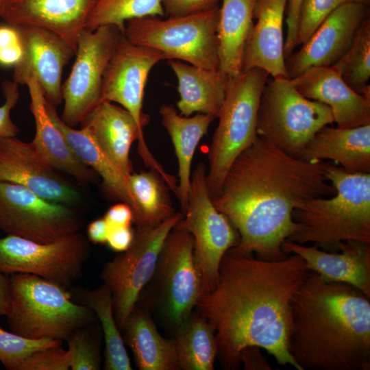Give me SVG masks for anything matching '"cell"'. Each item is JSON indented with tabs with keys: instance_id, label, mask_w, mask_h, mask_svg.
Segmentation results:
<instances>
[{
	"instance_id": "12",
	"label": "cell",
	"mask_w": 370,
	"mask_h": 370,
	"mask_svg": "<svg viewBox=\"0 0 370 370\" xmlns=\"http://www.w3.org/2000/svg\"><path fill=\"white\" fill-rule=\"evenodd\" d=\"M88 254V241L79 232L47 243L8 234L0 238V272L32 274L69 288Z\"/></svg>"
},
{
	"instance_id": "19",
	"label": "cell",
	"mask_w": 370,
	"mask_h": 370,
	"mask_svg": "<svg viewBox=\"0 0 370 370\" xmlns=\"http://www.w3.org/2000/svg\"><path fill=\"white\" fill-rule=\"evenodd\" d=\"M23 53L14 66L13 81L25 85L34 77L43 89L46 99L53 104L62 101V75L64 66L75 53L60 36L48 29L33 26H16Z\"/></svg>"
},
{
	"instance_id": "49",
	"label": "cell",
	"mask_w": 370,
	"mask_h": 370,
	"mask_svg": "<svg viewBox=\"0 0 370 370\" xmlns=\"http://www.w3.org/2000/svg\"><path fill=\"white\" fill-rule=\"evenodd\" d=\"M3 1L4 0H0V12H1V8H2Z\"/></svg>"
},
{
	"instance_id": "15",
	"label": "cell",
	"mask_w": 370,
	"mask_h": 370,
	"mask_svg": "<svg viewBox=\"0 0 370 370\" xmlns=\"http://www.w3.org/2000/svg\"><path fill=\"white\" fill-rule=\"evenodd\" d=\"M163 60L161 52L134 44L122 34L103 77L100 102L120 104L143 131L149 119L143 111L146 83L150 71Z\"/></svg>"
},
{
	"instance_id": "9",
	"label": "cell",
	"mask_w": 370,
	"mask_h": 370,
	"mask_svg": "<svg viewBox=\"0 0 370 370\" xmlns=\"http://www.w3.org/2000/svg\"><path fill=\"white\" fill-rule=\"evenodd\" d=\"M219 8L162 19L145 16L126 22L124 35L132 42L209 70L219 69L217 25Z\"/></svg>"
},
{
	"instance_id": "32",
	"label": "cell",
	"mask_w": 370,
	"mask_h": 370,
	"mask_svg": "<svg viewBox=\"0 0 370 370\" xmlns=\"http://www.w3.org/2000/svg\"><path fill=\"white\" fill-rule=\"evenodd\" d=\"M79 303L92 310L104 339V369L132 370L121 330L116 321L111 292L104 284L92 290L78 291Z\"/></svg>"
},
{
	"instance_id": "38",
	"label": "cell",
	"mask_w": 370,
	"mask_h": 370,
	"mask_svg": "<svg viewBox=\"0 0 370 370\" xmlns=\"http://www.w3.org/2000/svg\"><path fill=\"white\" fill-rule=\"evenodd\" d=\"M347 3L369 5L370 0H304L299 18L297 46L304 44L310 38L328 14Z\"/></svg>"
},
{
	"instance_id": "11",
	"label": "cell",
	"mask_w": 370,
	"mask_h": 370,
	"mask_svg": "<svg viewBox=\"0 0 370 370\" xmlns=\"http://www.w3.org/2000/svg\"><path fill=\"white\" fill-rule=\"evenodd\" d=\"M182 218L175 212L157 225H136L130 247L103 265L101 278L111 292L120 330L150 280L166 238Z\"/></svg>"
},
{
	"instance_id": "30",
	"label": "cell",
	"mask_w": 370,
	"mask_h": 370,
	"mask_svg": "<svg viewBox=\"0 0 370 370\" xmlns=\"http://www.w3.org/2000/svg\"><path fill=\"white\" fill-rule=\"evenodd\" d=\"M256 0H222L217 25L219 70L234 77L243 71Z\"/></svg>"
},
{
	"instance_id": "27",
	"label": "cell",
	"mask_w": 370,
	"mask_h": 370,
	"mask_svg": "<svg viewBox=\"0 0 370 370\" xmlns=\"http://www.w3.org/2000/svg\"><path fill=\"white\" fill-rule=\"evenodd\" d=\"M140 370H179L173 342L158 332L149 309L137 301L121 330Z\"/></svg>"
},
{
	"instance_id": "44",
	"label": "cell",
	"mask_w": 370,
	"mask_h": 370,
	"mask_svg": "<svg viewBox=\"0 0 370 370\" xmlns=\"http://www.w3.org/2000/svg\"><path fill=\"white\" fill-rule=\"evenodd\" d=\"M134 234L131 226L109 227L106 243L112 250L123 252L130 247Z\"/></svg>"
},
{
	"instance_id": "40",
	"label": "cell",
	"mask_w": 370,
	"mask_h": 370,
	"mask_svg": "<svg viewBox=\"0 0 370 370\" xmlns=\"http://www.w3.org/2000/svg\"><path fill=\"white\" fill-rule=\"evenodd\" d=\"M23 47L16 26L6 23L0 25V65L14 66L21 60Z\"/></svg>"
},
{
	"instance_id": "5",
	"label": "cell",
	"mask_w": 370,
	"mask_h": 370,
	"mask_svg": "<svg viewBox=\"0 0 370 370\" xmlns=\"http://www.w3.org/2000/svg\"><path fill=\"white\" fill-rule=\"evenodd\" d=\"M7 322L14 333L32 339L67 341L76 329L93 323L91 309L72 300L68 288L39 276L17 273L9 279Z\"/></svg>"
},
{
	"instance_id": "36",
	"label": "cell",
	"mask_w": 370,
	"mask_h": 370,
	"mask_svg": "<svg viewBox=\"0 0 370 370\" xmlns=\"http://www.w3.org/2000/svg\"><path fill=\"white\" fill-rule=\"evenodd\" d=\"M91 324L76 329L68 338L72 370H98L101 366V334Z\"/></svg>"
},
{
	"instance_id": "16",
	"label": "cell",
	"mask_w": 370,
	"mask_h": 370,
	"mask_svg": "<svg viewBox=\"0 0 370 370\" xmlns=\"http://www.w3.org/2000/svg\"><path fill=\"white\" fill-rule=\"evenodd\" d=\"M108 158L128 177L132 173L130 158L132 143L138 141V152L145 166L159 173L175 194L177 180L169 174L153 157L144 138L143 131L124 108L101 101L82 123Z\"/></svg>"
},
{
	"instance_id": "4",
	"label": "cell",
	"mask_w": 370,
	"mask_h": 370,
	"mask_svg": "<svg viewBox=\"0 0 370 370\" xmlns=\"http://www.w3.org/2000/svg\"><path fill=\"white\" fill-rule=\"evenodd\" d=\"M325 175L336 193L301 203L293 212L296 227L287 240L327 249L347 241L370 243V173H350L328 163Z\"/></svg>"
},
{
	"instance_id": "21",
	"label": "cell",
	"mask_w": 370,
	"mask_h": 370,
	"mask_svg": "<svg viewBox=\"0 0 370 370\" xmlns=\"http://www.w3.org/2000/svg\"><path fill=\"white\" fill-rule=\"evenodd\" d=\"M291 80L303 96L330 108L336 127L370 124V98L351 88L332 67H313Z\"/></svg>"
},
{
	"instance_id": "42",
	"label": "cell",
	"mask_w": 370,
	"mask_h": 370,
	"mask_svg": "<svg viewBox=\"0 0 370 370\" xmlns=\"http://www.w3.org/2000/svg\"><path fill=\"white\" fill-rule=\"evenodd\" d=\"M219 0H162L164 14L177 17L201 13L219 8Z\"/></svg>"
},
{
	"instance_id": "20",
	"label": "cell",
	"mask_w": 370,
	"mask_h": 370,
	"mask_svg": "<svg viewBox=\"0 0 370 370\" xmlns=\"http://www.w3.org/2000/svg\"><path fill=\"white\" fill-rule=\"evenodd\" d=\"M98 0H4L0 16L14 26L51 31L74 50Z\"/></svg>"
},
{
	"instance_id": "29",
	"label": "cell",
	"mask_w": 370,
	"mask_h": 370,
	"mask_svg": "<svg viewBox=\"0 0 370 370\" xmlns=\"http://www.w3.org/2000/svg\"><path fill=\"white\" fill-rule=\"evenodd\" d=\"M163 127L169 134L178 165L176 197L184 212L188 204L191 181V166L196 148L216 119L208 114L197 113L185 116L170 105L163 104L159 110Z\"/></svg>"
},
{
	"instance_id": "6",
	"label": "cell",
	"mask_w": 370,
	"mask_h": 370,
	"mask_svg": "<svg viewBox=\"0 0 370 370\" xmlns=\"http://www.w3.org/2000/svg\"><path fill=\"white\" fill-rule=\"evenodd\" d=\"M203 295L193 256V238L180 221L166 238L153 275L138 301L171 332L195 310Z\"/></svg>"
},
{
	"instance_id": "26",
	"label": "cell",
	"mask_w": 370,
	"mask_h": 370,
	"mask_svg": "<svg viewBox=\"0 0 370 370\" xmlns=\"http://www.w3.org/2000/svg\"><path fill=\"white\" fill-rule=\"evenodd\" d=\"M177 79L180 114H208L217 118L223 106L230 77L219 69L209 70L186 62L169 60Z\"/></svg>"
},
{
	"instance_id": "7",
	"label": "cell",
	"mask_w": 370,
	"mask_h": 370,
	"mask_svg": "<svg viewBox=\"0 0 370 370\" xmlns=\"http://www.w3.org/2000/svg\"><path fill=\"white\" fill-rule=\"evenodd\" d=\"M269 76L265 71L253 68L230 79L208 151L206 177L212 199L219 195L234 160L257 136L259 104Z\"/></svg>"
},
{
	"instance_id": "46",
	"label": "cell",
	"mask_w": 370,
	"mask_h": 370,
	"mask_svg": "<svg viewBox=\"0 0 370 370\" xmlns=\"http://www.w3.org/2000/svg\"><path fill=\"white\" fill-rule=\"evenodd\" d=\"M240 362L245 370H271V367L263 357L260 347L248 346L245 347L240 354Z\"/></svg>"
},
{
	"instance_id": "10",
	"label": "cell",
	"mask_w": 370,
	"mask_h": 370,
	"mask_svg": "<svg viewBox=\"0 0 370 370\" xmlns=\"http://www.w3.org/2000/svg\"><path fill=\"white\" fill-rule=\"evenodd\" d=\"M206 173L205 164L199 162L191 173L188 204L180 221L193 238V256L201 280L203 295L215 287L223 256L237 246L240 240L229 219L214 206Z\"/></svg>"
},
{
	"instance_id": "28",
	"label": "cell",
	"mask_w": 370,
	"mask_h": 370,
	"mask_svg": "<svg viewBox=\"0 0 370 370\" xmlns=\"http://www.w3.org/2000/svg\"><path fill=\"white\" fill-rule=\"evenodd\" d=\"M46 108L73 153L101 176L105 187L114 197L131 207L134 219L137 206L131 192L129 177L103 152L86 128L75 130L66 125L58 114L55 105L47 100Z\"/></svg>"
},
{
	"instance_id": "48",
	"label": "cell",
	"mask_w": 370,
	"mask_h": 370,
	"mask_svg": "<svg viewBox=\"0 0 370 370\" xmlns=\"http://www.w3.org/2000/svg\"><path fill=\"white\" fill-rule=\"evenodd\" d=\"M10 304V285L7 279L0 272V316L6 315Z\"/></svg>"
},
{
	"instance_id": "13",
	"label": "cell",
	"mask_w": 370,
	"mask_h": 370,
	"mask_svg": "<svg viewBox=\"0 0 370 370\" xmlns=\"http://www.w3.org/2000/svg\"><path fill=\"white\" fill-rule=\"evenodd\" d=\"M122 33L114 25L85 29L77 42L75 60L62 84V120L74 127L100 103L103 77Z\"/></svg>"
},
{
	"instance_id": "31",
	"label": "cell",
	"mask_w": 370,
	"mask_h": 370,
	"mask_svg": "<svg viewBox=\"0 0 370 370\" xmlns=\"http://www.w3.org/2000/svg\"><path fill=\"white\" fill-rule=\"evenodd\" d=\"M179 370H213L217 354L214 330L195 311L173 332Z\"/></svg>"
},
{
	"instance_id": "34",
	"label": "cell",
	"mask_w": 370,
	"mask_h": 370,
	"mask_svg": "<svg viewBox=\"0 0 370 370\" xmlns=\"http://www.w3.org/2000/svg\"><path fill=\"white\" fill-rule=\"evenodd\" d=\"M331 67L356 92L370 98V18L367 17L343 56Z\"/></svg>"
},
{
	"instance_id": "1",
	"label": "cell",
	"mask_w": 370,
	"mask_h": 370,
	"mask_svg": "<svg viewBox=\"0 0 370 370\" xmlns=\"http://www.w3.org/2000/svg\"><path fill=\"white\" fill-rule=\"evenodd\" d=\"M309 271L295 254L279 260L231 249L225 254L215 287L194 310L214 330L217 358L223 369H240L241 352L257 346L279 365L300 370L287 349L289 306Z\"/></svg>"
},
{
	"instance_id": "39",
	"label": "cell",
	"mask_w": 370,
	"mask_h": 370,
	"mask_svg": "<svg viewBox=\"0 0 370 370\" xmlns=\"http://www.w3.org/2000/svg\"><path fill=\"white\" fill-rule=\"evenodd\" d=\"M68 369H70L69 354L61 345L47 347L34 352L20 367V370Z\"/></svg>"
},
{
	"instance_id": "23",
	"label": "cell",
	"mask_w": 370,
	"mask_h": 370,
	"mask_svg": "<svg viewBox=\"0 0 370 370\" xmlns=\"http://www.w3.org/2000/svg\"><path fill=\"white\" fill-rule=\"evenodd\" d=\"M286 3L287 0H256V23L246 43L243 71L258 68L273 78H288L283 32Z\"/></svg>"
},
{
	"instance_id": "17",
	"label": "cell",
	"mask_w": 370,
	"mask_h": 370,
	"mask_svg": "<svg viewBox=\"0 0 370 370\" xmlns=\"http://www.w3.org/2000/svg\"><path fill=\"white\" fill-rule=\"evenodd\" d=\"M369 16V5L358 3H347L333 10L301 47L286 60L288 77L292 79L313 67L333 66L347 51Z\"/></svg>"
},
{
	"instance_id": "18",
	"label": "cell",
	"mask_w": 370,
	"mask_h": 370,
	"mask_svg": "<svg viewBox=\"0 0 370 370\" xmlns=\"http://www.w3.org/2000/svg\"><path fill=\"white\" fill-rule=\"evenodd\" d=\"M31 143L16 137L0 138V180L19 184L51 202L67 206L81 193L59 175Z\"/></svg>"
},
{
	"instance_id": "25",
	"label": "cell",
	"mask_w": 370,
	"mask_h": 370,
	"mask_svg": "<svg viewBox=\"0 0 370 370\" xmlns=\"http://www.w3.org/2000/svg\"><path fill=\"white\" fill-rule=\"evenodd\" d=\"M302 159L330 160L350 173H370V124L320 129L306 145Z\"/></svg>"
},
{
	"instance_id": "35",
	"label": "cell",
	"mask_w": 370,
	"mask_h": 370,
	"mask_svg": "<svg viewBox=\"0 0 370 370\" xmlns=\"http://www.w3.org/2000/svg\"><path fill=\"white\" fill-rule=\"evenodd\" d=\"M164 15L162 0H98L86 29L114 25L124 34L125 23L131 19Z\"/></svg>"
},
{
	"instance_id": "41",
	"label": "cell",
	"mask_w": 370,
	"mask_h": 370,
	"mask_svg": "<svg viewBox=\"0 0 370 370\" xmlns=\"http://www.w3.org/2000/svg\"><path fill=\"white\" fill-rule=\"evenodd\" d=\"M1 87L5 102L0 106V138L15 137L18 128L12 122L10 112L19 99L18 84L14 81L5 80Z\"/></svg>"
},
{
	"instance_id": "8",
	"label": "cell",
	"mask_w": 370,
	"mask_h": 370,
	"mask_svg": "<svg viewBox=\"0 0 370 370\" xmlns=\"http://www.w3.org/2000/svg\"><path fill=\"white\" fill-rule=\"evenodd\" d=\"M330 108L303 96L287 77L268 79L262 92L256 134L295 158L323 127L332 124Z\"/></svg>"
},
{
	"instance_id": "37",
	"label": "cell",
	"mask_w": 370,
	"mask_h": 370,
	"mask_svg": "<svg viewBox=\"0 0 370 370\" xmlns=\"http://www.w3.org/2000/svg\"><path fill=\"white\" fill-rule=\"evenodd\" d=\"M52 338L32 339L0 327V362L9 370H20L23 362L34 352L62 345Z\"/></svg>"
},
{
	"instance_id": "47",
	"label": "cell",
	"mask_w": 370,
	"mask_h": 370,
	"mask_svg": "<svg viewBox=\"0 0 370 370\" xmlns=\"http://www.w3.org/2000/svg\"><path fill=\"white\" fill-rule=\"evenodd\" d=\"M108 230V225L103 217L94 220L87 227L88 238L95 244H105Z\"/></svg>"
},
{
	"instance_id": "3",
	"label": "cell",
	"mask_w": 370,
	"mask_h": 370,
	"mask_svg": "<svg viewBox=\"0 0 370 370\" xmlns=\"http://www.w3.org/2000/svg\"><path fill=\"white\" fill-rule=\"evenodd\" d=\"M310 271L289 306L287 349L300 370H369L370 301Z\"/></svg>"
},
{
	"instance_id": "2",
	"label": "cell",
	"mask_w": 370,
	"mask_h": 370,
	"mask_svg": "<svg viewBox=\"0 0 370 370\" xmlns=\"http://www.w3.org/2000/svg\"><path fill=\"white\" fill-rule=\"evenodd\" d=\"M328 164L295 158L257 136L234 160L212 199L238 233L231 249L265 260L286 257L282 245L296 227L293 210L309 198L336 193L325 175Z\"/></svg>"
},
{
	"instance_id": "22",
	"label": "cell",
	"mask_w": 370,
	"mask_h": 370,
	"mask_svg": "<svg viewBox=\"0 0 370 370\" xmlns=\"http://www.w3.org/2000/svg\"><path fill=\"white\" fill-rule=\"evenodd\" d=\"M282 247L286 254L301 257L308 269L324 280L349 284L370 298V243L345 241L338 245L340 253H328L289 240Z\"/></svg>"
},
{
	"instance_id": "45",
	"label": "cell",
	"mask_w": 370,
	"mask_h": 370,
	"mask_svg": "<svg viewBox=\"0 0 370 370\" xmlns=\"http://www.w3.org/2000/svg\"><path fill=\"white\" fill-rule=\"evenodd\" d=\"M103 218L108 227H129L134 222V214L131 207L126 203H119L111 206Z\"/></svg>"
},
{
	"instance_id": "43",
	"label": "cell",
	"mask_w": 370,
	"mask_h": 370,
	"mask_svg": "<svg viewBox=\"0 0 370 370\" xmlns=\"http://www.w3.org/2000/svg\"><path fill=\"white\" fill-rule=\"evenodd\" d=\"M304 0H287L286 18V32L284 36V53L286 60L297 46V35L301 8Z\"/></svg>"
},
{
	"instance_id": "14",
	"label": "cell",
	"mask_w": 370,
	"mask_h": 370,
	"mask_svg": "<svg viewBox=\"0 0 370 370\" xmlns=\"http://www.w3.org/2000/svg\"><path fill=\"white\" fill-rule=\"evenodd\" d=\"M81 227L79 217L69 206L0 180V230L8 234L47 243L78 232Z\"/></svg>"
},
{
	"instance_id": "24",
	"label": "cell",
	"mask_w": 370,
	"mask_h": 370,
	"mask_svg": "<svg viewBox=\"0 0 370 370\" xmlns=\"http://www.w3.org/2000/svg\"><path fill=\"white\" fill-rule=\"evenodd\" d=\"M30 97L29 109L34 116L36 133L32 145L40 156L55 169L64 171L83 183L95 180V172L73 153L61 132L50 118L42 88L34 77L25 84Z\"/></svg>"
},
{
	"instance_id": "33",
	"label": "cell",
	"mask_w": 370,
	"mask_h": 370,
	"mask_svg": "<svg viewBox=\"0 0 370 370\" xmlns=\"http://www.w3.org/2000/svg\"><path fill=\"white\" fill-rule=\"evenodd\" d=\"M129 184L137 206L136 225H157L176 212L169 187L156 171L132 173Z\"/></svg>"
}]
</instances>
